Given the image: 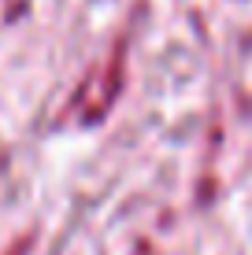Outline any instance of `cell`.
Returning <instances> with one entry per match:
<instances>
[{
	"label": "cell",
	"instance_id": "6da1fadb",
	"mask_svg": "<svg viewBox=\"0 0 252 255\" xmlns=\"http://www.w3.org/2000/svg\"><path fill=\"white\" fill-rule=\"evenodd\" d=\"M123 82H126V37H119L115 48H111L108 67H104V70L93 67V85H97V93H93L89 108H85V122H89V126L100 122L111 108H115L119 93H123Z\"/></svg>",
	"mask_w": 252,
	"mask_h": 255
}]
</instances>
